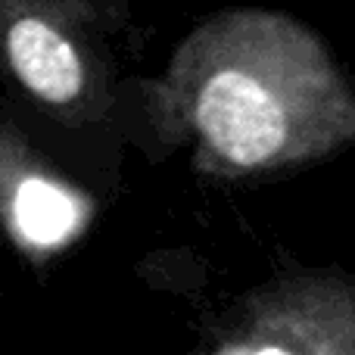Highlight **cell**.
Returning <instances> with one entry per match:
<instances>
[{"mask_svg": "<svg viewBox=\"0 0 355 355\" xmlns=\"http://www.w3.org/2000/svg\"><path fill=\"white\" fill-rule=\"evenodd\" d=\"M200 141L231 168H268L355 144V94L324 47L281 16H259L231 37L190 97Z\"/></svg>", "mask_w": 355, "mask_h": 355, "instance_id": "obj_1", "label": "cell"}, {"mask_svg": "<svg viewBox=\"0 0 355 355\" xmlns=\"http://www.w3.org/2000/svg\"><path fill=\"white\" fill-rule=\"evenodd\" d=\"M206 355H355V281L284 284L252 300Z\"/></svg>", "mask_w": 355, "mask_h": 355, "instance_id": "obj_2", "label": "cell"}, {"mask_svg": "<svg viewBox=\"0 0 355 355\" xmlns=\"http://www.w3.org/2000/svg\"><path fill=\"white\" fill-rule=\"evenodd\" d=\"M6 56L19 81L47 103H69L81 94L85 66L78 50L44 19L25 16L12 22L6 35Z\"/></svg>", "mask_w": 355, "mask_h": 355, "instance_id": "obj_3", "label": "cell"}, {"mask_svg": "<svg viewBox=\"0 0 355 355\" xmlns=\"http://www.w3.org/2000/svg\"><path fill=\"white\" fill-rule=\"evenodd\" d=\"M10 221L31 250H56L85 225V202L69 187L44 175H28L12 187Z\"/></svg>", "mask_w": 355, "mask_h": 355, "instance_id": "obj_4", "label": "cell"}]
</instances>
